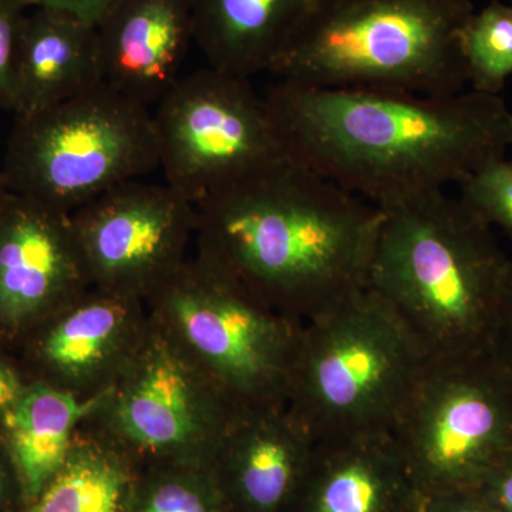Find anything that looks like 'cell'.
Returning a JSON list of instances; mask_svg holds the SVG:
<instances>
[{
  "instance_id": "obj_1",
  "label": "cell",
  "mask_w": 512,
  "mask_h": 512,
  "mask_svg": "<svg viewBox=\"0 0 512 512\" xmlns=\"http://www.w3.org/2000/svg\"><path fill=\"white\" fill-rule=\"evenodd\" d=\"M266 106L292 160L376 207L460 184L512 147L501 96L329 89L278 80Z\"/></svg>"
},
{
  "instance_id": "obj_19",
  "label": "cell",
  "mask_w": 512,
  "mask_h": 512,
  "mask_svg": "<svg viewBox=\"0 0 512 512\" xmlns=\"http://www.w3.org/2000/svg\"><path fill=\"white\" fill-rule=\"evenodd\" d=\"M99 397L80 399L49 384L30 382L0 417V443L15 471L23 505L33 503L59 473Z\"/></svg>"
},
{
  "instance_id": "obj_30",
  "label": "cell",
  "mask_w": 512,
  "mask_h": 512,
  "mask_svg": "<svg viewBox=\"0 0 512 512\" xmlns=\"http://www.w3.org/2000/svg\"><path fill=\"white\" fill-rule=\"evenodd\" d=\"M6 451L2 446L0 450V505L5 501L6 495L9 494V476L6 471L5 463H3L2 456H5Z\"/></svg>"
},
{
  "instance_id": "obj_12",
  "label": "cell",
  "mask_w": 512,
  "mask_h": 512,
  "mask_svg": "<svg viewBox=\"0 0 512 512\" xmlns=\"http://www.w3.org/2000/svg\"><path fill=\"white\" fill-rule=\"evenodd\" d=\"M90 288L72 214L9 192L0 204V335H29Z\"/></svg>"
},
{
  "instance_id": "obj_10",
  "label": "cell",
  "mask_w": 512,
  "mask_h": 512,
  "mask_svg": "<svg viewBox=\"0 0 512 512\" xmlns=\"http://www.w3.org/2000/svg\"><path fill=\"white\" fill-rule=\"evenodd\" d=\"M237 416L150 320L136 353L82 424L141 468L173 461L211 463Z\"/></svg>"
},
{
  "instance_id": "obj_24",
  "label": "cell",
  "mask_w": 512,
  "mask_h": 512,
  "mask_svg": "<svg viewBox=\"0 0 512 512\" xmlns=\"http://www.w3.org/2000/svg\"><path fill=\"white\" fill-rule=\"evenodd\" d=\"M28 10L23 0H0V109L12 113L16 52Z\"/></svg>"
},
{
  "instance_id": "obj_21",
  "label": "cell",
  "mask_w": 512,
  "mask_h": 512,
  "mask_svg": "<svg viewBox=\"0 0 512 512\" xmlns=\"http://www.w3.org/2000/svg\"><path fill=\"white\" fill-rule=\"evenodd\" d=\"M131 512H232L211 463L141 467Z\"/></svg>"
},
{
  "instance_id": "obj_3",
  "label": "cell",
  "mask_w": 512,
  "mask_h": 512,
  "mask_svg": "<svg viewBox=\"0 0 512 512\" xmlns=\"http://www.w3.org/2000/svg\"><path fill=\"white\" fill-rule=\"evenodd\" d=\"M383 211L369 288L427 356L488 352L512 261L493 228L444 191Z\"/></svg>"
},
{
  "instance_id": "obj_13",
  "label": "cell",
  "mask_w": 512,
  "mask_h": 512,
  "mask_svg": "<svg viewBox=\"0 0 512 512\" xmlns=\"http://www.w3.org/2000/svg\"><path fill=\"white\" fill-rule=\"evenodd\" d=\"M148 326L146 303L93 286L29 333L40 370L32 382L96 399L116 382Z\"/></svg>"
},
{
  "instance_id": "obj_2",
  "label": "cell",
  "mask_w": 512,
  "mask_h": 512,
  "mask_svg": "<svg viewBox=\"0 0 512 512\" xmlns=\"http://www.w3.org/2000/svg\"><path fill=\"white\" fill-rule=\"evenodd\" d=\"M194 255L308 322L369 288L384 211L291 157L195 204Z\"/></svg>"
},
{
  "instance_id": "obj_31",
  "label": "cell",
  "mask_w": 512,
  "mask_h": 512,
  "mask_svg": "<svg viewBox=\"0 0 512 512\" xmlns=\"http://www.w3.org/2000/svg\"><path fill=\"white\" fill-rule=\"evenodd\" d=\"M9 191L6 190L5 184H3L2 177H0V204H2L3 200L8 197Z\"/></svg>"
},
{
  "instance_id": "obj_17",
  "label": "cell",
  "mask_w": 512,
  "mask_h": 512,
  "mask_svg": "<svg viewBox=\"0 0 512 512\" xmlns=\"http://www.w3.org/2000/svg\"><path fill=\"white\" fill-rule=\"evenodd\" d=\"M100 83L96 26L56 10L29 9L13 72L15 116L56 106Z\"/></svg>"
},
{
  "instance_id": "obj_5",
  "label": "cell",
  "mask_w": 512,
  "mask_h": 512,
  "mask_svg": "<svg viewBox=\"0 0 512 512\" xmlns=\"http://www.w3.org/2000/svg\"><path fill=\"white\" fill-rule=\"evenodd\" d=\"M430 357L372 288L303 323L288 407L316 443L392 433Z\"/></svg>"
},
{
  "instance_id": "obj_11",
  "label": "cell",
  "mask_w": 512,
  "mask_h": 512,
  "mask_svg": "<svg viewBox=\"0 0 512 512\" xmlns=\"http://www.w3.org/2000/svg\"><path fill=\"white\" fill-rule=\"evenodd\" d=\"M94 288L146 302L190 258L195 205L167 183L128 181L72 214Z\"/></svg>"
},
{
  "instance_id": "obj_29",
  "label": "cell",
  "mask_w": 512,
  "mask_h": 512,
  "mask_svg": "<svg viewBox=\"0 0 512 512\" xmlns=\"http://www.w3.org/2000/svg\"><path fill=\"white\" fill-rule=\"evenodd\" d=\"M29 383L15 367L0 360V417L18 402Z\"/></svg>"
},
{
  "instance_id": "obj_27",
  "label": "cell",
  "mask_w": 512,
  "mask_h": 512,
  "mask_svg": "<svg viewBox=\"0 0 512 512\" xmlns=\"http://www.w3.org/2000/svg\"><path fill=\"white\" fill-rule=\"evenodd\" d=\"M28 9H49L97 25L116 0H23Z\"/></svg>"
},
{
  "instance_id": "obj_18",
  "label": "cell",
  "mask_w": 512,
  "mask_h": 512,
  "mask_svg": "<svg viewBox=\"0 0 512 512\" xmlns=\"http://www.w3.org/2000/svg\"><path fill=\"white\" fill-rule=\"evenodd\" d=\"M318 0H192L194 42L208 66L237 76L272 72Z\"/></svg>"
},
{
  "instance_id": "obj_16",
  "label": "cell",
  "mask_w": 512,
  "mask_h": 512,
  "mask_svg": "<svg viewBox=\"0 0 512 512\" xmlns=\"http://www.w3.org/2000/svg\"><path fill=\"white\" fill-rule=\"evenodd\" d=\"M392 433L316 443L288 512H419Z\"/></svg>"
},
{
  "instance_id": "obj_20",
  "label": "cell",
  "mask_w": 512,
  "mask_h": 512,
  "mask_svg": "<svg viewBox=\"0 0 512 512\" xmlns=\"http://www.w3.org/2000/svg\"><path fill=\"white\" fill-rule=\"evenodd\" d=\"M138 474L126 453L82 424L56 477L15 512H131Z\"/></svg>"
},
{
  "instance_id": "obj_23",
  "label": "cell",
  "mask_w": 512,
  "mask_h": 512,
  "mask_svg": "<svg viewBox=\"0 0 512 512\" xmlns=\"http://www.w3.org/2000/svg\"><path fill=\"white\" fill-rule=\"evenodd\" d=\"M460 200L481 221L512 241V161L494 158L464 178Z\"/></svg>"
},
{
  "instance_id": "obj_14",
  "label": "cell",
  "mask_w": 512,
  "mask_h": 512,
  "mask_svg": "<svg viewBox=\"0 0 512 512\" xmlns=\"http://www.w3.org/2000/svg\"><path fill=\"white\" fill-rule=\"evenodd\" d=\"M96 35L103 83L151 107L181 77L194 42L192 0H116Z\"/></svg>"
},
{
  "instance_id": "obj_22",
  "label": "cell",
  "mask_w": 512,
  "mask_h": 512,
  "mask_svg": "<svg viewBox=\"0 0 512 512\" xmlns=\"http://www.w3.org/2000/svg\"><path fill=\"white\" fill-rule=\"evenodd\" d=\"M457 39L471 90L500 96L512 76V6L493 0L474 10Z\"/></svg>"
},
{
  "instance_id": "obj_15",
  "label": "cell",
  "mask_w": 512,
  "mask_h": 512,
  "mask_svg": "<svg viewBox=\"0 0 512 512\" xmlns=\"http://www.w3.org/2000/svg\"><path fill=\"white\" fill-rule=\"evenodd\" d=\"M315 447L286 406L238 414L211 461L232 512H288Z\"/></svg>"
},
{
  "instance_id": "obj_8",
  "label": "cell",
  "mask_w": 512,
  "mask_h": 512,
  "mask_svg": "<svg viewBox=\"0 0 512 512\" xmlns=\"http://www.w3.org/2000/svg\"><path fill=\"white\" fill-rule=\"evenodd\" d=\"M392 436L421 501L477 490L512 454V384L490 350L430 357Z\"/></svg>"
},
{
  "instance_id": "obj_6",
  "label": "cell",
  "mask_w": 512,
  "mask_h": 512,
  "mask_svg": "<svg viewBox=\"0 0 512 512\" xmlns=\"http://www.w3.org/2000/svg\"><path fill=\"white\" fill-rule=\"evenodd\" d=\"M151 322L238 414L288 404L303 322L191 255L147 299Z\"/></svg>"
},
{
  "instance_id": "obj_9",
  "label": "cell",
  "mask_w": 512,
  "mask_h": 512,
  "mask_svg": "<svg viewBox=\"0 0 512 512\" xmlns=\"http://www.w3.org/2000/svg\"><path fill=\"white\" fill-rule=\"evenodd\" d=\"M153 121L165 183L194 205L289 158L251 79L211 66L181 76Z\"/></svg>"
},
{
  "instance_id": "obj_26",
  "label": "cell",
  "mask_w": 512,
  "mask_h": 512,
  "mask_svg": "<svg viewBox=\"0 0 512 512\" xmlns=\"http://www.w3.org/2000/svg\"><path fill=\"white\" fill-rule=\"evenodd\" d=\"M419 512H500L483 494L477 490L456 491L434 495L421 501Z\"/></svg>"
},
{
  "instance_id": "obj_25",
  "label": "cell",
  "mask_w": 512,
  "mask_h": 512,
  "mask_svg": "<svg viewBox=\"0 0 512 512\" xmlns=\"http://www.w3.org/2000/svg\"><path fill=\"white\" fill-rule=\"evenodd\" d=\"M490 353L512 384V261L491 336Z\"/></svg>"
},
{
  "instance_id": "obj_7",
  "label": "cell",
  "mask_w": 512,
  "mask_h": 512,
  "mask_svg": "<svg viewBox=\"0 0 512 512\" xmlns=\"http://www.w3.org/2000/svg\"><path fill=\"white\" fill-rule=\"evenodd\" d=\"M160 168L150 107L106 83L16 116L0 171L10 194L73 214Z\"/></svg>"
},
{
  "instance_id": "obj_28",
  "label": "cell",
  "mask_w": 512,
  "mask_h": 512,
  "mask_svg": "<svg viewBox=\"0 0 512 512\" xmlns=\"http://www.w3.org/2000/svg\"><path fill=\"white\" fill-rule=\"evenodd\" d=\"M480 490L500 512H512V454L505 458Z\"/></svg>"
},
{
  "instance_id": "obj_4",
  "label": "cell",
  "mask_w": 512,
  "mask_h": 512,
  "mask_svg": "<svg viewBox=\"0 0 512 512\" xmlns=\"http://www.w3.org/2000/svg\"><path fill=\"white\" fill-rule=\"evenodd\" d=\"M473 12L471 0H318L271 73L329 89L461 93L457 35Z\"/></svg>"
}]
</instances>
